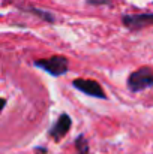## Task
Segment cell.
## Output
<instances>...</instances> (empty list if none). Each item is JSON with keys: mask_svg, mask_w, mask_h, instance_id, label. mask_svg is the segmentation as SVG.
I'll list each match as a JSON object with an SVG mask.
<instances>
[{"mask_svg": "<svg viewBox=\"0 0 153 154\" xmlns=\"http://www.w3.org/2000/svg\"><path fill=\"white\" fill-rule=\"evenodd\" d=\"M35 67L47 72L48 75L59 78L65 73H68L69 70V61L65 55H53L50 58H39L35 63Z\"/></svg>", "mask_w": 153, "mask_h": 154, "instance_id": "1", "label": "cell"}, {"mask_svg": "<svg viewBox=\"0 0 153 154\" xmlns=\"http://www.w3.org/2000/svg\"><path fill=\"white\" fill-rule=\"evenodd\" d=\"M126 84L132 93H138V91L153 87V69L152 67H140L134 70L128 76Z\"/></svg>", "mask_w": 153, "mask_h": 154, "instance_id": "2", "label": "cell"}, {"mask_svg": "<svg viewBox=\"0 0 153 154\" xmlns=\"http://www.w3.org/2000/svg\"><path fill=\"white\" fill-rule=\"evenodd\" d=\"M72 87L81 93H84L86 96L95 97V99H107V94L101 87V84L95 79H86V78H77L72 81Z\"/></svg>", "mask_w": 153, "mask_h": 154, "instance_id": "3", "label": "cell"}, {"mask_svg": "<svg viewBox=\"0 0 153 154\" xmlns=\"http://www.w3.org/2000/svg\"><path fill=\"white\" fill-rule=\"evenodd\" d=\"M122 23L126 29L135 32L153 24V14H126L122 17Z\"/></svg>", "mask_w": 153, "mask_h": 154, "instance_id": "4", "label": "cell"}, {"mask_svg": "<svg viewBox=\"0 0 153 154\" xmlns=\"http://www.w3.org/2000/svg\"><path fill=\"white\" fill-rule=\"evenodd\" d=\"M72 126V120L68 114H60V117L57 118V121L51 126V129L48 130V135L54 141H60L62 138H65V135L69 132Z\"/></svg>", "mask_w": 153, "mask_h": 154, "instance_id": "5", "label": "cell"}, {"mask_svg": "<svg viewBox=\"0 0 153 154\" xmlns=\"http://www.w3.org/2000/svg\"><path fill=\"white\" fill-rule=\"evenodd\" d=\"M24 11L35 14L36 17H39L41 20H44V21H47V23H56V17H54L51 12H48V11H41V9H38V8H26Z\"/></svg>", "mask_w": 153, "mask_h": 154, "instance_id": "6", "label": "cell"}, {"mask_svg": "<svg viewBox=\"0 0 153 154\" xmlns=\"http://www.w3.org/2000/svg\"><path fill=\"white\" fill-rule=\"evenodd\" d=\"M75 145H77V148L80 150L78 154H89V145H87V141H86V138H84L83 135H80V136L77 138Z\"/></svg>", "mask_w": 153, "mask_h": 154, "instance_id": "7", "label": "cell"}, {"mask_svg": "<svg viewBox=\"0 0 153 154\" xmlns=\"http://www.w3.org/2000/svg\"><path fill=\"white\" fill-rule=\"evenodd\" d=\"M5 105H6V99H3V97H0V112L3 111V108H5Z\"/></svg>", "mask_w": 153, "mask_h": 154, "instance_id": "8", "label": "cell"}]
</instances>
